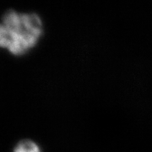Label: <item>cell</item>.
<instances>
[{
    "label": "cell",
    "mask_w": 152,
    "mask_h": 152,
    "mask_svg": "<svg viewBox=\"0 0 152 152\" xmlns=\"http://www.w3.org/2000/svg\"><path fill=\"white\" fill-rule=\"evenodd\" d=\"M43 35V23L36 13L9 10L0 21V48L15 56L26 54Z\"/></svg>",
    "instance_id": "6da1fadb"
},
{
    "label": "cell",
    "mask_w": 152,
    "mask_h": 152,
    "mask_svg": "<svg viewBox=\"0 0 152 152\" xmlns=\"http://www.w3.org/2000/svg\"><path fill=\"white\" fill-rule=\"evenodd\" d=\"M13 152H42L37 144L31 140H23L18 142Z\"/></svg>",
    "instance_id": "7a4b0ae2"
}]
</instances>
